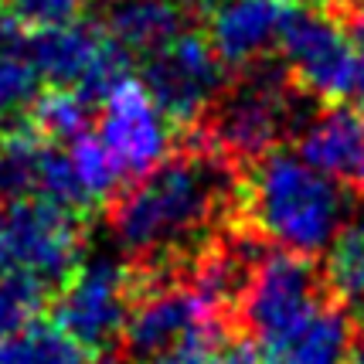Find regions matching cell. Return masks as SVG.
Returning <instances> with one entry per match:
<instances>
[{
    "label": "cell",
    "instance_id": "obj_8",
    "mask_svg": "<svg viewBox=\"0 0 364 364\" xmlns=\"http://www.w3.org/2000/svg\"><path fill=\"white\" fill-rule=\"evenodd\" d=\"M82 215L51 201H14L0 215V266L62 286L79 266Z\"/></svg>",
    "mask_w": 364,
    "mask_h": 364
},
{
    "label": "cell",
    "instance_id": "obj_6",
    "mask_svg": "<svg viewBox=\"0 0 364 364\" xmlns=\"http://www.w3.org/2000/svg\"><path fill=\"white\" fill-rule=\"evenodd\" d=\"M24 55L41 82L79 92L89 106L102 102L119 82L129 79L133 65V55L116 45L106 28L85 24L79 17L55 28H38L24 41Z\"/></svg>",
    "mask_w": 364,
    "mask_h": 364
},
{
    "label": "cell",
    "instance_id": "obj_20",
    "mask_svg": "<svg viewBox=\"0 0 364 364\" xmlns=\"http://www.w3.org/2000/svg\"><path fill=\"white\" fill-rule=\"evenodd\" d=\"M68 160H72V171L79 177L82 191L92 198V205L112 198L116 191L123 188V174H119L116 160L109 157V150L102 146V140L95 133L75 136L72 146H68Z\"/></svg>",
    "mask_w": 364,
    "mask_h": 364
},
{
    "label": "cell",
    "instance_id": "obj_2",
    "mask_svg": "<svg viewBox=\"0 0 364 364\" xmlns=\"http://www.w3.org/2000/svg\"><path fill=\"white\" fill-rule=\"evenodd\" d=\"M350 198L303 157L276 146L242 171L238 222L276 249L317 259L350 218Z\"/></svg>",
    "mask_w": 364,
    "mask_h": 364
},
{
    "label": "cell",
    "instance_id": "obj_27",
    "mask_svg": "<svg viewBox=\"0 0 364 364\" xmlns=\"http://www.w3.org/2000/svg\"><path fill=\"white\" fill-rule=\"evenodd\" d=\"M348 364H364V327H358V333H354V348H350Z\"/></svg>",
    "mask_w": 364,
    "mask_h": 364
},
{
    "label": "cell",
    "instance_id": "obj_3",
    "mask_svg": "<svg viewBox=\"0 0 364 364\" xmlns=\"http://www.w3.org/2000/svg\"><path fill=\"white\" fill-rule=\"evenodd\" d=\"M293 92L286 75L269 65H252L235 85H225L218 102L205 112L194 140L222 154L238 171L272 154L286 133H293Z\"/></svg>",
    "mask_w": 364,
    "mask_h": 364
},
{
    "label": "cell",
    "instance_id": "obj_5",
    "mask_svg": "<svg viewBox=\"0 0 364 364\" xmlns=\"http://www.w3.org/2000/svg\"><path fill=\"white\" fill-rule=\"evenodd\" d=\"M205 331H228V320L191 272H174V276L136 272V296L119 337L123 361L146 364L164 350L177 348L181 341Z\"/></svg>",
    "mask_w": 364,
    "mask_h": 364
},
{
    "label": "cell",
    "instance_id": "obj_23",
    "mask_svg": "<svg viewBox=\"0 0 364 364\" xmlns=\"http://www.w3.org/2000/svg\"><path fill=\"white\" fill-rule=\"evenodd\" d=\"M225 331H205V333H194L188 341H181L177 348L164 350L160 358L146 364H215L218 361V348H222V337Z\"/></svg>",
    "mask_w": 364,
    "mask_h": 364
},
{
    "label": "cell",
    "instance_id": "obj_10",
    "mask_svg": "<svg viewBox=\"0 0 364 364\" xmlns=\"http://www.w3.org/2000/svg\"><path fill=\"white\" fill-rule=\"evenodd\" d=\"M143 85L171 123H201L228 85V68L205 34L181 31L143 62Z\"/></svg>",
    "mask_w": 364,
    "mask_h": 364
},
{
    "label": "cell",
    "instance_id": "obj_22",
    "mask_svg": "<svg viewBox=\"0 0 364 364\" xmlns=\"http://www.w3.org/2000/svg\"><path fill=\"white\" fill-rule=\"evenodd\" d=\"M11 21L24 24V28H55V24H68L75 21L82 11V0H4Z\"/></svg>",
    "mask_w": 364,
    "mask_h": 364
},
{
    "label": "cell",
    "instance_id": "obj_14",
    "mask_svg": "<svg viewBox=\"0 0 364 364\" xmlns=\"http://www.w3.org/2000/svg\"><path fill=\"white\" fill-rule=\"evenodd\" d=\"M354 333H358V320L350 306L337 296H327L296 327L262 344V354L269 364H348Z\"/></svg>",
    "mask_w": 364,
    "mask_h": 364
},
{
    "label": "cell",
    "instance_id": "obj_30",
    "mask_svg": "<svg viewBox=\"0 0 364 364\" xmlns=\"http://www.w3.org/2000/svg\"><path fill=\"white\" fill-rule=\"evenodd\" d=\"M0 4H4V0H0Z\"/></svg>",
    "mask_w": 364,
    "mask_h": 364
},
{
    "label": "cell",
    "instance_id": "obj_1",
    "mask_svg": "<svg viewBox=\"0 0 364 364\" xmlns=\"http://www.w3.org/2000/svg\"><path fill=\"white\" fill-rule=\"evenodd\" d=\"M242 171L201 140L160 160L109 208V228L140 276L188 272L215 235L238 218Z\"/></svg>",
    "mask_w": 364,
    "mask_h": 364
},
{
    "label": "cell",
    "instance_id": "obj_29",
    "mask_svg": "<svg viewBox=\"0 0 364 364\" xmlns=\"http://www.w3.org/2000/svg\"><path fill=\"white\" fill-rule=\"evenodd\" d=\"M11 24H14V21H4V17H0V48L14 45V38H11Z\"/></svg>",
    "mask_w": 364,
    "mask_h": 364
},
{
    "label": "cell",
    "instance_id": "obj_26",
    "mask_svg": "<svg viewBox=\"0 0 364 364\" xmlns=\"http://www.w3.org/2000/svg\"><path fill=\"white\" fill-rule=\"evenodd\" d=\"M344 7H348V24L350 31L358 34L364 41V0H344Z\"/></svg>",
    "mask_w": 364,
    "mask_h": 364
},
{
    "label": "cell",
    "instance_id": "obj_4",
    "mask_svg": "<svg viewBox=\"0 0 364 364\" xmlns=\"http://www.w3.org/2000/svg\"><path fill=\"white\" fill-rule=\"evenodd\" d=\"M331 296L317 259L266 245L232 306V333H245L259 348L296 327Z\"/></svg>",
    "mask_w": 364,
    "mask_h": 364
},
{
    "label": "cell",
    "instance_id": "obj_28",
    "mask_svg": "<svg viewBox=\"0 0 364 364\" xmlns=\"http://www.w3.org/2000/svg\"><path fill=\"white\" fill-rule=\"evenodd\" d=\"M300 7H317V11H331L337 4H344V0H296Z\"/></svg>",
    "mask_w": 364,
    "mask_h": 364
},
{
    "label": "cell",
    "instance_id": "obj_21",
    "mask_svg": "<svg viewBox=\"0 0 364 364\" xmlns=\"http://www.w3.org/2000/svg\"><path fill=\"white\" fill-rule=\"evenodd\" d=\"M38 82L41 79H38V72L31 68L24 51H17L14 45L0 48V127L17 109H24L28 102H34Z\"/></svg>",
    "mask_w": 364,
    "mask_h": 364
},
{
    "label": "cell",
    "instance_id": "obj_15",
    "mask_svg": "<svg viewBox=\"0 0 364 364\" xmlns=\"http://www.w3.org/2000/svg\"><path fill=\"white\" fill-rule=\"evenodd\" d=\"M188 24V7L181 0H112L106 14V34L136 58H146L171 45Z\"/></svg>",
    "mask_w": 364,
    "mask_h": 364
},
{
    "label": "cell",
    "instance_id": "obj_19",
    "mask_svg": "<svg viewBox=\"0 0 364 364\" xmlns=\"http://www.w3.org/2000/svg\"><path fill=\"white\" fill-rule=\"evenodd\" d=\"M41 136L51 143H72L85 133L89 123V102L72 89H48L31 102V119H28Z\"/></svg>",
    "mask_w": 364,
    "mask_h": 364
},
{
    "label": "cell",
    "instance_id": "obj_17",
    "mask_svg": "<svg viewBox=\"0 0 364 364\" xmlns=\"http://www.w3.org/2000/svg\"><path fill=\"white\" fill-rule=\"evenodd\" d=\"M0 364H89V350H82L62 327L34 320L28 331L0 337Z\"/></svg>",
    "mask_w": 364,
    "mask_h": 364
},
{
    "label": "cell",
    "instance_id": "obj_16",
    "mask_svg": "<svg viewBox=\"0 0 364 364\" xmlns=\"http://www.w3.org/2000/svg\"><path fill=\"white\" fill-rule=\"evenodd\" d=\"M323 283L341 303H364V211L350 215L323 259Z\"/></svg>",
    "mask_w": 364,
    "mask_h": 364
},
{
    "label": "cell",
    "instance_id": "obj_25",
    "mask_svg": "<svg viewBox=\"0 0 364 364\" xmlns=\"http://www.w3.org/2000/svg\"><path fill=\"white\" fill-rule=\"evenodd\" d=\"M350 99H354V109L364 112V48L358 51V65H354V82H350Z\"/></svg>",
    "mask_w": 364,
    "mask_h": 364
},
{
    "label": "cell",
    "instance_id": "obj_11",
    "mask_svg": "<svg viewBox=\"0 0 364 364\" xmlns=\"http://www.w3.org/2000/svg\"><path fill=\"white\" fill-rule=\"evenodd\" d=\"M95 136L116 160L123 181L129 177L136 181L140 174L154 171L160 160L171 157V146H174L171 119L154 102V95L146 92V85L133 75L123 79L102 99Z\"/></svg>",
    "mask_w": 364,
    "mask_h": 364
},
{
    "label": "cell",
    "instance_id": "obj_7",
    "mask_svg": "<svg viewBox=\"0 0 364 364\" xmlns=\"http://www.w3.org/2000/svg\"><path fill=\"white\" fill-rule=\"evenodd\" d=\"M136 296V272L112 255H89L68 272L51 300V323L62 327L82 350H109L127 327Z\"/></svg>",
    "mask_w": 364,
    "mask_h": 364
},
{
    "label": "cell",
    "instance_id": "obj_9",
    "mask_svg": "<svg viewBox=\"0 0 364 364\" xmlns=\"http://www.w3.org/2000/svg\"><path fill=\"white\" fill-rule=\"evenodd\" d=\"M279 51L289 82L320 102H341L350 95L358 51L344 24L331 11L293 7L279 34Z\"/></svg>",
    "mask_w": 364,
    "mask_h": 364
},
{
    "label": "cell",
    "instance_id": "obj_18",
    "mask_svg": "<svg viewBox=\"0 0 364 364\" xmlns=\"http://www.w3.org/2000/svg\"><path fill=\"white\" fill-rule=\"evenodd\" d=\"M48 296H51V286H45L41 279L11 266H0V337L28 331L41 317Z\"/></svg>",
    "mask_w": 364,
    "mask_h": 364
},
{
    "label": "cell",
    "instance_id": "obj_13",
    "mask_svg": "<svg viewBox=\"0 0 364 364\" xmlns=\"http://www.w3.org/2000/svg\"><path fill=\"white\" fill-rule=\"evenodd\" d=\"M296 157L333 184L364 198V112L350 106H327L296 133Z\"/></svg>",
    "mask_w": 364,
    "mask_h": 364
},
{
    "label": "cell",
    "instance_id": "obj_24",
    "mask_svg": "<svg viewBox=\"0 0 364 364\" xmlns=\"http://www.w3.org/2000/svg\"><path fill=\"white\" fill-rule=\"evenodd\" d=\"M215 364H269L266 354L255 348V341H249L245 333H228L218 348V361Z\"/></svg>",
    "mask_w": 364,
    "mask_h": 364
},
{
    "label": "cell",
    "instance_id": "obj_12",
    "mask_svg": "<svg viewBox=\"0 0 364 364\" xmlns=\"http://www.w3.org/2000/svg\"><path fill=\"white\" fill-rule=\"evenodd\" d=\"M289 0H211L208 41L225 68H252L279 45Z\"/></svg>",
    "mask_w": 364,
    "mask_h": 364
}]
</instances>
